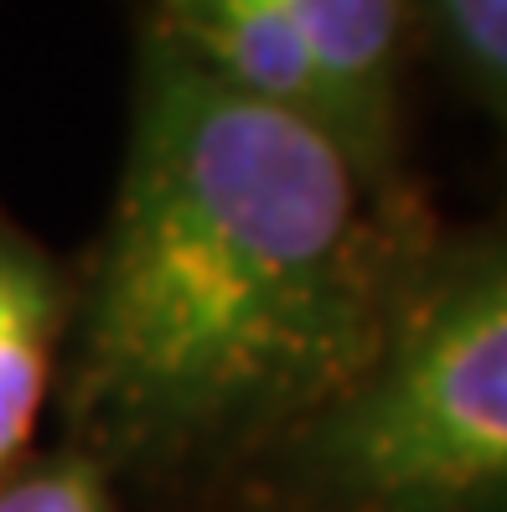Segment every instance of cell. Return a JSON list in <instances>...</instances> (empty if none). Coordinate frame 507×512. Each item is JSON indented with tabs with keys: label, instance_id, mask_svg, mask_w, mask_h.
Listing matches in <instances>:
<instances>
[{
	"label": "cell",
	"instance_id": "277c9868",
	"mask_svg": "<svg viewBox=\"0 0 507 512\" xmlns=\"http://www.w3.org/2000/svg\"><path fill=\"white\" fill-rule=\"evenodd\" d=\"M63 326L68 295L52 259L0 213V481L32 445Z\"/></svg>",
	"mask_w": 507,
	"mask_h": 512
},
{
	"label": "cell",
	"instance_id": "7a4b0ae2",
	"mask_svg": "<svg viewBox=\"0 0 507 512\" xmlns=\"http://www.w3.org/2000/svg\"><path fill=\"white\" fill-rule=\"evenodd\" d=\"M233 487L249 512H507V218L430 238L363 373Z\"/></svg>",
	"mask_w": 507,
	"mask_h": 512
},
{
	"label": "cell",
	"instance_id": "8992f818",
	"mask_svg": "<svg viewBox=\"0 0 507 512\" xmlns=\"http://www.w3.org/2000/svg\"><path fill=\"white\" fill-rule=\"evenodd\" d=\"M0 512H125V502L114 497L109 471L73 450V456L11 471L0 481Z\"/></svg>",
	"mask_w": 507,
	"mask_h": 512
},
{
	"label": "cell",
	"instance_id": "3957f363",
	"mask_svg": "<svg viewBox=\"0 0 507 512\" xmlns=\"http://www.w3.org/2000/svg\"><path fill=\"white\" fill-rule=\"evenodd\" d=\"M140 32L326 130L383 197L404 176L409 0H140Z\"/></svg>",
	"mask_w": 507,
	"mask_h": 512
},
{
	"label": "cell",
	"instance_id": "6da1fadb",
	"mask_svg": "<svg viewBox=\"0 0 507 512\" xmlns=\"http://www.w3.org/2000/svg\"><path fill=\"white\" fill-rule=\"evenodd\" d=\"M430 233L342 145L156 32L73 311L78 456L156 481H238L373 357Z\"/></svg>",
	"mask_w": 507,
	"mask_h": 512
},
{
	"label": "cell",
	"instance_id": "5b68a950",
	"mask_svg": "<svg viewBox=\"0 0 507 512\" xmlns=\"http://www.w3.org/2000/svg\"><path fill=\"white\" fill-rule=\"evenodd\" d=\"M456 78L507 125V0H409Z\"/></svg>",
	"mask_w": 507,
	"mask_h": 512
}]
</instances>
